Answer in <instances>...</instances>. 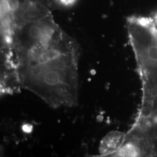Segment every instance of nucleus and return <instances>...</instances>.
<instances>
[{
  "label": "nucleus",
  "instance_id": "obj_5",
  "mask_svg": "<svg viewBox=\"0 0 157 157\" xmlns=\"http://www.w3.org/2000/svg\"><path fill=\"white\" fill-rule=\"evenodd\" d=\"M58 1L61 5L66 7L73 6L77 1V0H58Z\"/></svg>",
  "mask_w": 157,
  "mask_h": 157
},
{
  "label": "nucleus",
  "instance_id": "obj_4",
  "mask_svg": "<svg viewBox=\"0 0 157 157\" xmlns=\"http://www.w3.org/2000/svg\"><path fill=\"white\" fill-rule=\"evenodd\" d=\"M6 2L10 13L16 11L19 6L18 0H6Z\"/></svg>",
  "mask_w": 157,
  "mask_h": 157
},
{
  "label": "nucleus",
  "instance_id": "obj_3",
  "mask_svg": "<svg viewBox=\"0 0 157 157\" xmlns=\"http://www.w3.org/2000/svg\"><path fill=\"white\" fill-rule=\"evenodd\" d=\"M137 154V150H136L135 147L132 144H128L123 146L118 152L119 156H124V157H133L136 156Z\"/></svg>",
  "mask_w": 157,
  "mask_h": 157
},
{
  "label": "nucleus",
  "instance_id": "obj_6",
  "mask_svg": "<svg viewBox=\"0 0 157 157\" xmlns=\"http://www.w3.org/2000/svg\"><path fill=\"white\" fill-rule=\"evenodd\" d=\"M151 111L150 108L149 107H144L142 110V115L144 117H148L151 115Z\"/></svg>",
  "mask_w": 157,
  "mask_h": 157
},
{
  "label": "nucleus",
  "instance_id": "obj_7",
  "mask_svg": "<svg viewBox=\"0 0 157 157\" xmlns=\"http://www.w3.org/2000/svg\"><path fill=\"white\" fill-rule=\"evenodd\" d=\"M155 18H156V19H155V21H156V23H157V15H156V17H155Z\"/></svg>",
  "mask_w": 157,
  "mask_h": 157
},
{
  "label": "nucleus",
  "instance_id": "obj_1",
  "mask_svg": "<svg viewBox=\"0 0 157 157\" xmlns=\"http://www.w3.org/2000/svg\"><path fill=\"white\" fill-rule=\"evenodd\" d=\"M26 37L25 44L15 45L3 60V89L29 90L54 108L76 105L78 53L73 42L47 23L38 38Z\"/></svg>",
  "mask_w": 157,
  "mask_h": 157
},
{
  "label": "nucleus",
  "instance_id": "obj_2",
  "mask_svg": "<svg viewBox=\"0 0 157 157\" xmlns=\"http://www.w3.org/2000/svg\"><path fill=\"white\" fill-rule=\"evenodd\" d=\"M122 137L123 136H121L119 133H117L106 137L101 144V152L104 154H107L118 149L122 144Z\"/></svg>",
  "mask_w": 157,
  "mask_h": 157
}]
</instances>
